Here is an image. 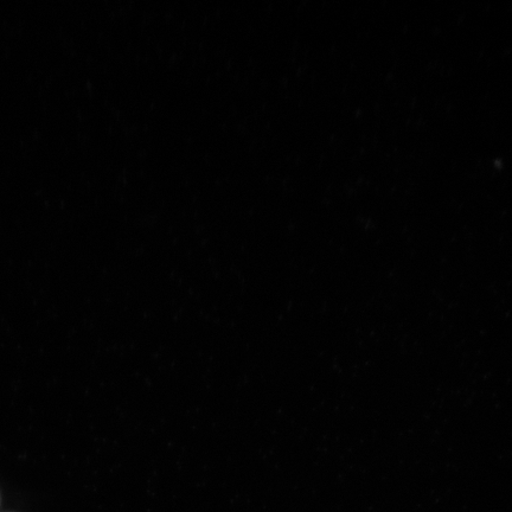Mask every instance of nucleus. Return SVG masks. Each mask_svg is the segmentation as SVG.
I'll use <instances>...</instances> for the list:
<instances>
[]
</instances>
